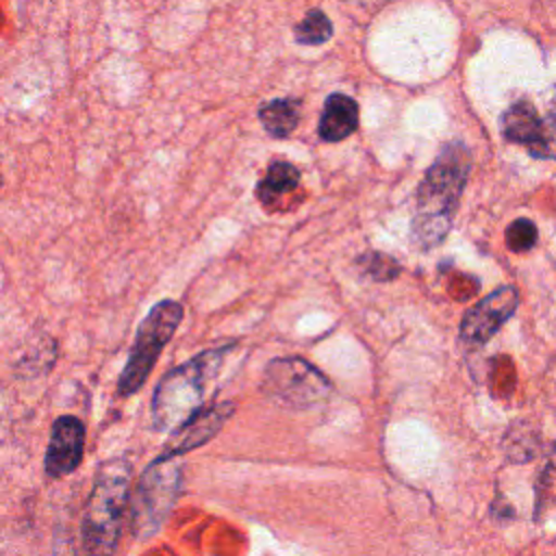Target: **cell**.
I'll list each match as a JSON object with an SVG mask.
<instances>
[{"label":"cell","mask_w":556,"mask_h":556,"mask_svg":"<svg viewBox=\"0 0 556 556\" xmlns=\"http://www.w3.org/2000/svg\"><path fill=\"white\" fill-rule=\"evenodd\" d=\"M361 269L365 274H369L374 280H391L400 274V265L387 256V254H380V252H369L365 254L361 261H358Z\"/></svg>","instance_id":"2e32d148"},{"label":"cell","mask_w":556,"mask_h":556,"mask_svg":"<svg viewBox=\"0 0 556 556\" xmlns=\"http://www.w3.org/2000/svg\"><path fill=\"white\" fill-rule=\"evenodd\" d=\"M85 450V426L80 419L61 415L50 430V443L46 452V471L54 478L72 473L80 460Z\"/></svg>","instance_id":"9c48e42d"},{"label":"cell","mask_w":556,"mask_h":556,"mask_svg":"<svg viewBox=\"0 0 556 556\" xmlns=\"http://www.w3.org/2000/svg\"><path fill=\"white\" fill-rule=\"evenodd\" d=\"M300 180V169L287 161H274L267 167V174L263 176V180L258 182L256 195L261 202H274L278 200V195L295 189Z\"/></svg>","instance_id":"7c38bea8"},{"label":"cell","mask_w":556,"mask_h":556,"mask_svg":"<svg viewBox=\"0 0 556 556\" xmlns=\"http://www.w3.org/2000/svg\"><path fill=\"white\" fill-rule=\"evenodd\" d=\"M182 306L176 300H161L156 302L148 315L139 321L135 343L130 348L126 367L119 374L117 391L119 395L128 397L137 393L143 382L148 380L159 354L167 345V341L174 337L176 328L182 321Z\"/></svg>","instance_id":"277c9868"},{"label":"cell","mask_w":556,"mask_h":556,"mask_svg":"<svg viewBox=\"0 0 556 556\" xmlns=\"http://www.w3.org/2000/svg\"><path fill=\"white\" fill-rule=\"evenodd\" d=\"M261 124L271 137H287L298 126L300 113L295 100H271L258 111Z\"/></svg>","instance_id":"4fadbf2b"},{"label":"cell","mask_w":556,"mask_h":556,"mask_svg":"<svg viewBox=\"0 0 556 556\" xmlns=\"http://www.w3.org/2000/svg\"><path fill=\"white\" fill-rule=\"evenodd\" d=\"M0 187H2V174H0Z\"/></svg>","instance_id":"e0dca14e"},{"label":"cell","mask_w":556,"mask_h":556,"mask_svg":"<svg viewBox=\"0 0 556 556\" xmlns=\"http://www.w3.org/2000/svg\"><path fill=\"white\" fill-rule=\"evenodd\" d=\"M263 389L269 397L289 408H308L330 393V380L311 363L289 356L276 358L265 369Z\"/></svg>","instance_id":"8992f818"},{"label":"cell","mask_w":556,"mask_h":556,"mask_svg":"<svg viewBox=\"0 0 556 556\" xmlns=\"http://www.w3.org/2000/svg\"><path fill=\"white\" fill-rule=\"evenodd\" d=\"M230 348L232 345L204 350L163 376L152 400L154 428H178L200 410L208 382L217 376Z\"/></svg>","instance_id":"7a4b0ae2"},{"label":"cell","mask_w":556,"mask_h":556,"mask_svg":"<svg viewBox=\"0 0 556 556\" xmlns=\"http://www.w3.org/2000/svg\"><path fill=\"white\" fill-rule=\"evenodd\" d=\"M469 169L471 152L460 141L443 146L428 167L417 191V215L413 222V235L421 248H434L445 239Z\"/></svg>","instance_id":"6da1fadb"},{"label":"cell","mask_w":556,"mask_h":556,"mask_svg":"<svg viewBox=\"0 0 556 556\" xmlns=\"http://www.w3.org/2000/svg\"><path fill=\"white\" fill-rule=\"evenodd\" d=\"M358 128V104L345 93H330L319 117V137L324 141H341Z\"/></svg>","instance_id":"8fae6325"},{"label":"cell","mask_w":556,"mask_h":556,"mask_svg":"<svg viewBox=\"0 0 556 556\" xmlns=\"http://www.w3.org/2000/svg\"><path fill=\"white\" fill-rule=\"evenodd\" d=\"M536 243V226L534 222L526 219V217H519L515 219L508 228H506V248L510 252H528L532 250Z\"/></svg>","instance_id":"9a60e30c"},{"label":"cell","mask_w":556,"mask_h":556,"mask_svg":"<svg viewBox=\"0 0 556 556\" xmlns=\"http://www.w3.org/2000/svg\"><path fill=\"white\" fill-rule=\"evenodd\" d=\"M128 482L130 465L122 458H113L98 469L83 519V545L87 556H113L128 500Z\"/></svg>","instance_id":"3957f363"},{"label":"cell","mask_w":556,"mask_h":556,"mask_svg":"<svg viewBox=\"0 0 556 556\" xmlns=\"http://www.w3.org/2000/svg\"><path fill=\"white\" fill-rule=\"evenodd\" d=\"M545 130L547 122L539 117L534 106L526 100L510 104L504 115H502V132L508 141L521 143L528 148L532 156L543 154V143H545Z\"/></svg>","instance_id":"30bf717a"},{"label":"cell","mask_w":556,"mask_h":556,"mask_svg":"<svg viewBox=\"0 0 556 556\" xmlns=\"http://www.w3.org/2000/svg\"><path fill=\"white\" fill-rule=\"evenodd\" d=\"M174 458H156L143 471L132 506V532L141 539L154 534L176 502L180 467Z\"/></svg>","instance_id":"5b68a950"},{"label":"cell","mask_w":556,"mask_h":556,"mask_svg":"<svg viewBox=\"0 0 556 556\" xmlns=\"http://www.w3.org/2000/svg\"><path fill=\"white\" fill-rule=\"evenodd\" d=\"M332 37V22L319 9L306 13V17L295 26V39L304 46H317Z\"/></svg>","instance_id":"5bb4252c"},{"label":"cell","mask_w":556,"mask_h":556,"mask_svg":"<svg viewBox=\"0 0 556 556\" xmlns=\"http://www.w3.org/2000/svg\"><path fill=\"white\" fill-rule=\"evenodd\" d=\"M519 293L513 285H504L497 291L482 298L476 306H471L458 328L463 343L482 345L486 343L517 311Z\"/></svg>","instance_id":"52a82bcc"},{"label":"cell","mask_w":556,"mask_h":556,"mask_svg":"<svg viewBox=\"0 0 556 556\" xmlns=\"http://www.w3.org/2000/svg\"><path fill=\"white\" fill-rule=\"evenodd\" d=\"M230 413H232L230 402L213 404L208 408L198 410L185 424H180L176 428V432L165 443L163 454L159 458H174V456H180L185 452H191L193 447L204 445L208 439H213L222 430V426L228 421Z\"/></svg>","instance_id":"ba28073f"}]
</instances>
